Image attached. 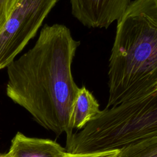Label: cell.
Listing matches in <instances>:
<instances>
[{
    "mask_svg": "<svg viewBox=\"0 0 157 157\" xmlns=\"http://www.w3.org/2000/svg\"><path fill=\"white\" fill-rule=\"evenodd\" d=\"M80 42L64 25H45L33 47L7 67V96L44 128L66 138L79 88L71 66Z\"/></svg>",
    "mask_w": 157,
    "mask_h": 157,
    "instance_id": "6da1fadb",
    "label": "cell"
},
{
    "mask_svg": "<svg viewBox=\"0 0 157 157\" xmlns=\"http://www.w3.org/2000/svg\"><path fill=\"white\" fill-rule=\"evenodd\" d=\"M105 108L157 88V0H134L117 20Z\"/></svg>",
    "mask_w": 157,
    "mask_h": 157,
    "instance_id": "7a4b0ae2",
    "label": "cell"
},
{
    "mask_svg": "<svg viewBox=\"0 0 157 157\" xmlns=\"http://www.w3.org/2000/svg\"><path fill=\"white\" fill-rule=\"evenodd\" d=\"M58 0H18L0 33V69L7 67L33 38Z\"/></svg>",
    "mask_w": 157,
    "mask_h": 157,
    "instance_id": "3957f363",
    "label": "cell"
},
{
    "mask_svg": "<svg viewBox=\"0 0 157 157\" xmlns=\"http://www.w3.org/2000/svg\"><path fill=\"white\" fill-rule=\"evenodd\" d=\"M131 0H70L73 16L84 26L107 28L118 20Z\"/></svg>",
    "mask_w": 157,
    "mask_h": 157,
    "instance_id": "277c9868",
    "label": "cell"
},
{
    "mask_svg": "<svg viewBox=\"0 0 157 157\" xmlns=\"http://www.w3.org/2000/svg\"><path fill=\"white\" fill-rule=\"evenodd\" d=\"M66 152L53 140L28 137L20 132L12 139L8 151L12 157H64Z\"/></svg>",
    "mask_w": 157,
    "mask_h": 157,
    "instance_id": "5b68a950",
    "label": "cell"
},
{
    "mask_svg": "<svg viewBox=\"0 0 157 157\" xmlns=\"http://www.w3.org/2000/svg\"><path fill=\"white\" fill-rule=\"evenodd\" d=\"M100 112L99 104L93 94L85 86L79 88L71 114V130H82Z\"/></svg>",
    "mask_w": 157,
    "mask_h": 157,
    "instance_id": "8992f818",
    "label": "cell"
},
{
    "mask_svg": "<svg viewBox=\"0 0 157 157\" xmlns=\"http://www.w3.org/2000/svg\"><path fill=\"white\" fill-rule=\"evenodd\" d=\"M117 157H157V136L140 139L119 148Z\"/></svg>",
    "mask_w": 157,
    "mask_h": 157,
    "instance_id": "52a82bcc",
    "label": "cell"
},
{
    "mask_svg": "<svg viewBox=\"0 0 157 157\" xmlns=\"http://www.w3.org/2000/svg\"><path fill=\"white\" fill-rule=\"evenodd\" d=\"M18 0H0V33L12 13Z\"/></svg>",
    "mask_w": 157,
    "mask_h": 157,
    "instance_id": "ba28073f",
    "label": "cell"
},
{
    "mask_svg": "<svg viewBox=\"0 0 157 157\" xmlns=\"http://www.w3.org/2000/svg\"><path fill=\"white\" fill-rule=\"evenodd\" d=\"M118 153V149L85 153H73L66 152L64 157H117Z\"/></svg>",
    "mask_w": 157,
    "mask_h": 157,
    "instance_id": "9c48e42d",
    "label": "cell"
},
{
    "mask_svg": "<svg viewBox=\"0 0 157 157\" xmlns=\"http://www.w3.org/2000/svg\"><path fill=\"white\" fill-rule=\"evenodd\" d=\"M0 157H12V156L7 152L5 153H0Z\"/></svg>",
    "mask_w": 157,
    "mask_h": 157,
    "instance_id": "30bf717a",
    "label": "cell"
}]
</instances>
